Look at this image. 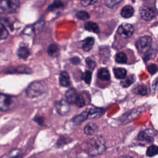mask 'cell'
<instances>
[{
  "mask_svg": "<svg viewBox=\"0 0 158 158\" xmlns=\"http://www.w3.org/2000/svg\"><path fill=\"white\" fill-rule=\"evenodd\" d=\"M47 85L43 81H34L26 89V94L30 98L39 97L47 91Z\"/></svg>",
  "mask_w": 158,
  "mask_h": 158,
  "instance_id": "cell-2",
  "label": "cell"
},
{
  "mask_svg": "<svg viewBox=\"0 0 158 158\" xmlns=\"http://www.w3.org/2000/svg\"><path fill=\"white\" fill-rule=\"evenodd\" d=\"M98 127L96 123H89L87 124L84 128V132L86 135L91 136L94 135L98 131Z\"/></svg>",
  "mask_w": 158,
  "mask_h": 158,
  "instance_id": "cell-13",
  "label": "cell"
},
{
  "mask_svg": "<svg viewBox=\"0 0 158 158\" xmlns=\"http://www.w3.org/2000/svg\"><path fill=\"white\" fill-rule=\"evenodd\" d=\"M91 76H92V73L91 71H86L83 73V79L87 84H90L91 81Z\"/></svg>",
  "mask_w": 158,
  "mask_h": 158,
  "instance_id": "cell-27",
  "label": "cell"
},
{
  "mask_svg": "<svg viewBox=\"0 0 158 158\" xmlns=\"http://www.w3.org/2000/svg\"><path fill=\"white\" fill-rule=\"evenodd\" d=\"M87 118H87L86 114L85 111H83L80 114L75 116L72 118V121L75 124H80L81 123H82L83 121H85Z\"/></svg>",
  "mask_w": 158,
  "mask_h": 158,
  "instance_id": "cell-20",
  "label": "cell"
},
{
  "mask_svg": "<svg viewBox=\"0 0 158 158\" xmlns=\"http://www.w3.org/2000/svg\"><path fill=\"white\" fill-rule=\"evenodd\" d=\"M115 59L118 64H125L127 61V57L124 52H120L116 54Z\"/></svg>",
  "mask_w": 158,
  "mask_h": 158,
  "instance_id": "cell-21",
  "label": "cell"
},
{
  "mask_svg": "<svg viewBox=\"0 0 158 158\" xmlns=\"http://www.w3.org/2000/svg\"><path fill=\"white\" fill-rule=\"evenodd\" d=\"M106 148L104 138L101 136H95L89 141L87 146V151L89 155L94 156L104 152Z\"/></svg>",
  "mask_w": 158,
  "mask_h": 158,
  "instance_id": "cell-1",
  "label": "cell"
},
{
  "mask_svg": "<svg viewBox=\"0 0 158 158\" xmlns=\"http://www.w3.org/2000/svg\"><path fill=\"white\" fill-rule=\"evenodd\" d=\"M138 93L141 95H145L147 93V88L145 85H141L138 88Z\"/></svg>",
  "mask_w": 158,
  "mask_h": 158,
  "instance_id": "cell-30",
  "label": "cell"
},
{
  "mask_svg": "<svg viewBox=\"0 0 158 158\" xmlns=\"http://www.w3.org/2000/svg\"><path fill=\"white\" fill-rule=\"evenodd\" d=\"M20 6L18 0H1L0 12L1 14L14 13Z\"/></svg>",
  "mask_w": 158,
  "mask_h": 158,
  "instance_id": "cell-3",
  "label": "cell"
},
{
  "mask_svg": "<svg viewBox=\"0 0 158 158\" xmlns=\"http://www.w3.org/2000/svg\"><path fill=\"white\" fill-rule=\"evenodd\" d=\"M58 51H59V48L57 45L54 44H51L49 46L48 49V53L50 56H55L58 53Z\"/></svg>",
  "mask_w": 158,
  "mask_h": 158,
  "instance_id": "cell-23",
  "label": "cell"
},
{
  "mask_svg": "<svg viewBox=\"0 0 158 158\" xmlns=\"http://www.w3.org/2000/svg\"><path fill=\"white\" fill-rule=\"evenodd\" d=\"M154 133L149 129L144 130L139 132L138 136V139L139 141L146 142V143H151L153 141V137H154Z\"/></svg>",
  "mask_w": 158,
  "mask_h": 158,
  "instance_id": "cell-9",
  "label": "cell"
},
{
  "mask_svg": "<svg viewBox=\"0 0 158 158\" xmlns=\"http://www.w3.org/2000/svg\"><path fill=\"white\" fill-rule=\"evenodd\" d=\"M148 69L149 72L151 74H154V73H155L157 71L158 68H157V67L156 65H154V64H151V65H149Z\"/></svg>",
  "mask_w": 158,
  "mask_h": 158,
  "instance_id": "cell-33",
  "label": "cell"
},
{
  "mask_svg": "<svg viewBox=\"0 0 158 158\" xmlns=\"http://www.w3.org/2000/svg\"><path fill=\"white\" fill-rule=\"evenodd\" d=\"M84 27H85V28L89 31H92L96 33H98L99 31V27L98 24L95 22H87L85 23Z\"/></svg>",
  "mask_w": 158,
  "mask_h": 158,
  "instance_id": "cell-16",
  "label": "cell"
},
{
  "mask_svg": "<svg viewBox=\"0 0 158 158\" xmlns=\"http://www.w3.org/2000/svg\"><path fill=\"white\" fill-rule=\"evenodd\" d=\"M30 54V52L27 47L22 46L19 48V49L17 50V55L21 59H25L29 56Z\"/></svg>",
  "mask_w": 158,
  "mask_h": 158,
  "instance_id": "cell-17",
  "label": "cell"
},
{
  "mask_svg": "<svg viewBox=\"0 0 158 158\" xmlns=\"http://www.w3.org/2000/svg\"><path fill=\"white\" fill-rule=\"evenodd\" d=\"M71 61L74 64H77L80 63V59L78 57H73V59H71Z\"/></svg>",
  "mask_w": 158,
  "mask_h": 158,
  "instance_id": "cell-36",
  "label": "cell"
},
{
  "mask_svg": "<svg viewBox=\"0 0 158 158\" xmlns=\"http://www.w3.org/2000/svg\"><path fill=\"white\" fill-rule=\"evenodd\" d=\"M7 36H8V31L7 30L4 25L2 23H1V39L4 40L6 38Z\"/></svg>",
  "mask_w": 158,
  "mask_h": 158,
  "instance_id": "cell-29",
  "label": "cell"
},
{
  "mask_svg": "<svg viewBox=\"0 0 158 158\" xmlns=\"http://www.w3.org/2000/svg\"><path fill=\"white\" fill-rule=\"evenodd\" d=\"M59 83L61 86L68 87L70 85V80L69 74L66 72H61L59 77Z\"/></svg>",
  "mask_w": 158,
  "mask_h": 158,
  "instance_id": "cell-12",
  "label": "cell"
},
{
  "mask_svg": "<svg viewBox=\"0 0 158 158\" xmlns=\"http://www.w3.org/2000/svg\"><path fill=\"white\" fill-rule=\"evenodd\" d=\"M17 102L16 98L14 97L5 95L3 94H1L0 96V109L2 111H6L10 110L15 107Z\"/></svg>",
  "mask_w": 158,
  "mask_h": 158,
  "instance_id": "cell-5",
  "label": "cell"
},
{
  "mask_svg": "<svg viewBox=\"0 0 158 158\" xmlns=\"http://www.w3.org/2000/svg\"><path fill=\"white\" fill-rule=\"evenodd\" d=\"M20 150L19 149H14L12 150L9 153V157L10 158H14L16 157L19 154Z\"/></svg>",
  "mask_w": 158,
  "mask_h": 158,
  "instance_id": "cell-32",
  "label": "cell"
},
{
  "mask_svg": "<svg viewBox=\"0 0 158 158\" xmlns=\"http://www.w3.org/2000/svg\"><path fill=\"white\" fill-rule=\"evenodd\" d=\"M158 154V146L151 145L147 149L146 155L149 157H152Z\"/></svg>",
  "mask_w": 158,
  "mask_h": 158,
  "instance_id": "cell-22",
  "label": "cell"
},
{
  "mask_svg": "<svg viewBox=\"0 0 158 158\" xmlns=\"http://www.w3.org/2000/svg\"><path fill=\"white\" fill-rule=\"evenodd\" d=\"M88 118H96L99 117L104 113V109L98 107L88 108L85 110Z\"/></svg>",
  "mask_w": 158,
  "mask_h": 158,
  "instance_id": "cell-10",
  "label": "cell"
},
{
  "mask_svg": "<svg viewBox=\"0 0 158 158\" xmlns=\"http://www.w3.org/2000/svg\"><path fill=\"white\" fill-rule=\"evenodd\" d=\"M78 95V94L75 89L70 88L68 89L65 94V100L69 104H75Z\"/></svg>",
  "mask_w": 158,
  "mask_h": 158,
  "instance_id": "cell-11",
  "label": "cell"
},
{
  "mask_svg": "<svg viewBox=\"0 0 158 158\" xmlns=\"http://www.w3.org/2000/svg\"><path fill=\"white\" fill-rule=\"evenodd\" d=\"M86 64L88 65V66L90 68V69H94L95 67V62L94 60H93L91 59L90 58H87L86 59Z\"/></svg>",
  "mask_w": 158,
  "mask_h": 158,
  "instance_id": "cell-34",
  "label": "cell"
},
{
  "mask_svg": "<svg viewBox=\"0 0 158 158\" xmlns=\"http://www.w3.org/2000/svg\"><path fill=\"white\" fill-rule=\"evenodd\" d=\"M75 104L78 107H83L85 105V99L84 97L81 94H78Z\"/></svg>",
  "mask_w": 158,
  "mask_h": 158,
  "instance_id": "cell-25",
  "label": "cell"
},
{
  "mask_svg": "<svg viewBox=\"0 0 158 158\" xmlns=\"http://www.w3.org/2000/svg\"><path fill=\"white\" fill-rule=\"evenodd\" d=\"M135 81V77L133 75H131L130 77H128V78H127V79H125V80L122 81L121 82V85L123 87H128L130 85H131Z\"/></svg>",
  "mask_w": 158,
  "mask_h": 158,
  "instance_id": "cell-24",
  "label": "cell"
},
{
  "mask_svg": "<svg viewBox=\"0 0 158 158\" xmlns=\"http://www.w3.org/2000/svg\"><path fill=\"white\" fill-rule=\"evenodd\" d=\"M61 6H62V4L61 3V2L59 1H56L50 6H49L48 9L52 10V9H56V8H59Z\"/></svg>",
  "mask_w": 158,
  "mask_h": 158,
  "instance_id": "cell-31",
  "label": "cell"
},
{
  "mask_svg": "<svg viewBox=\"0 0 158 158\" xmlns=\"http://www.w3.org/2000/svg\"><path fill=\"white\" fill-rule=\"evenodd\" d=\"M136 47L138 51L145 55L152 50V39L149 36H144L139 38L136 43Z\"/></svg>",
  "mask_w": 158,
  "mask_h": 158,
  "instance_id": "cell-4",
  "label": "cell"
},
{
  "mask_svg": "<svg viewBox=\"0 0 158 158\" xmlns=\"http://www.w3.org/2000/svg\"><path fill=\"white\" fill-rule=\"evenodd\" d=\"M134 31V28L132 25L127 23H124L120 25L117 30L118 33L123 38L130 37Z\"/></svg>",
  "mask_w": 158,
  "mask_h": 158,
  "instance_id": "cell-6",
  "label": "cell"
},
{
  "mask_svg": "<svg viewBox=\"0 0 158 158\" xmlns=\"http://www.w3.org/2000/svg\"><path fill=\"white\" fill-rule=\"evenodd\" d=\"M121 0H104V4L110 8H112L116 6Z\"/></svg>",
  "mask_w": 158,
  "mask_h": 158,
  "instance_id": "cell-28",
  "label": "cell"
},
{
  "mask_svg": "<svg viewBox=\"0 0 158 158\" xmlns=\"http://www.w3.org/2000/svg\"><path fill=\"white\" fill-rule=\"evenodd\" d=\"M140 15L144 20L149 21L156 17V11L152 8L144 7L140 9Z\"/></svg>",
  "mask_w": 158,
  "mask_h": 158,
  "instance_id": "cell-8",
  "label": "cell"
},
{
  "mask_svg": "<svg viewBox=\"0 0 158 158\" xmlns=\"http://www.w3.org/2000/svg\"><path fill=\"white\" fill-rule=\"evenodd\" d=\"M76 16L78 19H80L81 20H87L89 18V14L87 12L83 10L78 12L76 14Z\"/></svg>",
  "mask_w": 158,
  "mask_h": 158,
  "instance_id": "cell-26",
  "label": "cell"
},
{
  "mask_svg": "<svg viewBox=\"0 0 158 158\" xmlns=\"http://www.w3.org/2000/svg\"><path fill=\"white\" fill-rule=\"evenodd\" d=\"M119 158H133V157L130 156H122Z\"/></svg>",
  "mask_w": 158,
  "mask_h": 158,
  "instance_id": "cell-37",
  "label": "cell"
},
{
  "mask_svg": "<svg viewBox=\"0 0 158 158\" xmlns=\"http://www.w3.org/2000/svg\"><path fill=\"white\" fill-rule=\"evenodd\" d=\"M94 43V39L92 37H88L84 40L82 48L85 51H90Z\"/></svg>",
  "mask_w": 158,
  "mask_h": 158,
  "instance_id": "cell-14",
  "label": "cell"
},
{
  "mask_svg": "<svg viewBox=\"0 0 158 158\" xmlns=\"http://www.w3.org/2000/svg\"><path fill=\"white\" fill-rule=\"evenodd\" d=\"M113 71L115 77L118 79H123L127 76V70L123 68H115Z\"/></svg>",
  "mask_w": 158,
  "mask_h": 158,
  "instance_id": "cell-18",
  "label": "cell"
},
{
  "mask_svg": "<svg viewBox=\"0 0 158 158\" xmlns=\"http://www.w3.org/2000/svg\"><path fill=\"white\" fill-rule=\"evenodd\" d=\"M98 0H82L81 4L83 6H88V5L94 4Z\"/></svg>",
  "mask_w": 158,
  "mask_h": 158,
  "instance_id": "cell-35",
  "label": "cell"
},
{
  "mask_svg": "<svg viewBox=\"0 0 158 158\" xmlns=\"http://www.w3.org/2000/svg\"><path fill=\"white\" fill-rule=\"evenodd\" d=\"M56 109L58 114L60 115H65L69 111V105L66 100L61 99L56 102Z\"/></svg>",
  "mask_w": 158,
  "mask_h": 158,
  "instance_id": "cell-7",
  "label": "cell"
},
{
  "mask_svg": "<svg viewBox=\"0 0 158 158\" xmlns=\"http://www.w3.org/2000/svg\"><path fill=\"white\" fill-rule=\"evenodd\" d=\"M134 13V9L131 6H124L120 12L121 15L124 18L131 17Z\"/></svg>",
  "mask_w": 158,
  "mask_h": 158,
  "instance_id": "cell-15",
  "label": "cell"
},
{
  "mask_svg": "<svg viewBox=\"0 0 158 158\" xmlns=\"http://www.w3.org/2000/svg\"><path fill=\"white\" fill-rule=\"evenodd\" d=\"M98 77L102 81H108L110 79V73L107 69H101L98 72Z\"/></svg>",
  "mask_w": 158,
  "mask_h": 158,
  "instance_id": "cell-19",
  "label": "cell"
}]
</instances>
